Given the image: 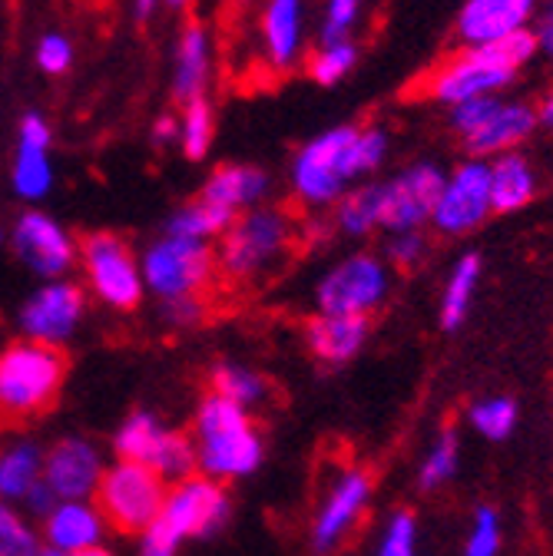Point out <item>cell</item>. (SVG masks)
Instances as JSON below:
<instances>
[{
  "label": "cell",
  "mask_w": 553,
  "mask_h": 556,
  "mask_svg": "<svg viewBox=\"0 0 553 556\" xmlns=\"http://www.w3.org/2000/svg\"><path fill=\"white\" fill-rule=\"evenodd\" d=\"M391 156V132L378 123H335L292 153L289 160V192L292 199L322 213L359 182L375 179V173Z\"/></svg>",
  "instance_id": "obj_1"
},
{
  "label": "cell",
  "mask_w": 553,
  "mask_h": 556,
  "mask_svg": "<svg viewBox=\"0 0 553 556\" xmlns=\"http://www.w3.org/2000/svg\"><path fill=\"white\" fill-rule=\"evenodd\" d=\"M533 60L537 43L530 30L504 43L457 47L422 77V97L444 110L483 97H504Z\"/></svg>",
  "instance_id": "obj_2"
},
{
  "label": "cell",
  "mask_w": 553,
  "mask_h": 556,
  "mask_svg": "<svg viewBox=\"0 0 553 556\" xmlns=\"http://www.w3.org/2000/svg\"><path fill=\"white\" fill-rule=\"evenodd\" d=\"M189 438L196 444L199 473L219 483L246 480L265 460V441L252 410L213 391L196 404Z\"/></svg>",
  "instance_id": "obj_3"
},
{
  "label": "cell",
  "mask_w": 553,
  "mask_h": 556,
  "mask_svg": "<svg viewBox=\"0 0 553 556\" xmlns=\"http://www.w3.org/2000/svg\"><path fill=\"white\" fill-rule=\"evenodd\" d=\"M63 348L17 338L0 348V428L30 425L60 401L66 384Z\"/></svg>",
  "instance_id": "obj_4"
},
{
  "label": "cell",
  "mask_w": 553,
  "mask_h": 556,
  "mask_svg": "<svg viewBox=\"0 0 553 556\" xmlns=\"http://www.w3.org/2000/svg\"><path fill=\"white\" fill-rule=\"evenodd\" d=\"M299 239V219L286 205H255L242 213L216 242V265L226 282H259L279 265Z\"/></svg>",
  "instance_id": "obj_5"
},
{
  "label": "cell",
  "mask_w": 553,
  "mask_h": 556,
  "mask_svg": "<svg viewBox=\"0 0 553 556\" xmlns=\"http://www.w3.org/2000/svg\"><path fill=\"white\" fill-rule=\"evenodd\" d=\"M448 126L470 160H494L514 153L540 129L533 103L520 97H483L451 106Z\"/></svg>",
  "instance_id": "obj_6"
},
{
  "label": "cell",
  "mask_w": 553,
  "mask_h": 556,
  "mask_svg": "<svg viewBox=\"0 0 553 556\" xmlns=\"http://www.w3.org/2000/svg\"><path fill=\"white\" fill-rule=\"evenodd\" d=\"M140 268L147 295L156 302H176V299H205L219 278L216 265V245L183 239L160 232L150 239V245L140 252Z\"/></svg>",
  "instance_id": "obj_7"
},
{
  "label": "cell",
  "mask_w": 553,
  "mask_h": 556,
  "mask_svg": "<svg viewBox=\"0 0 553 556\" xmlns=\"http://www.w3.org/2000/svg\"><path fill=\"white\" fill-rule=\"evenodd\" d=\"M80 275L84 289L110 312H136L147 299V282L136 252L116 232H90L80 242Z\"/></svg>",
  "instance_id": "obj_8"
},
{
  "label": "cell",
  "mask_w": 553,
  "mask_h": 556,
  "mask_svg": "<svg viewBox=\"0 0 553 556\" xmlns=\"http://www.w3.org/2000/svg\"><path fill=\"white\" fill-rule=\"evenodd\" d=\"M166 494L169 483L153 467L136 460H113L100 477L93 504L100 507L113 533L136 536L160 517Z\"/></svg>",
  "instance_id": "obj_9"
},
{
  "label": "cell",
  "mask_w": 553,
  "mask_h": 556,
  "mask_svg": "<svg viewBox=\"0 0 553 556\" xmlns=\"http://www.w3.org/2000/svg\"><path fill=\"white\" fill-rule=\"evenodd\" d=\"M391 292V265L375 252L338 258L315 286V312L338 318H372Z\"/></svg>",
  "instance_id": "obj_10"
},
{
  "label": "cell",
  "mask_w": 553,
  "mask_h": 556,
  "mask_svg": "<svg viewBox=\"0 0 553 556\" xmlns=\"http://www.w3.org/2000/svg\"><path fill=\"white\" fill-rule=\"evenodd\" d=\"M8 245L17 262L37 275L40 282L66 278L80 262V242L53 213L40 205H27L8 229Z\"/></svg>",
  "instance_id": "obj_11"
},
{
  "label": "cell",
  "mask_w": 553,
  "mask_h": 556,
  "mask_svg": "<svg viewBox=\"0 0 553 556\" xmlns=\"http://www.w3.org/2000/svg\"><path fill=\"white\" fill-rule=\"evenodd\" d=\"M448 169L435 160H418L388 179H378V213H381V232H418L431 226L435 205L441 199Z\"/></svg>",
  "instance_id": "obj_12"
},
{
  "label": "cell",
  "mask_w": 553,
  "mask_h": 556,
  "mask_svg": "<svg viewBox=\"0 0 553 556\" xmlns=\"http://www.w3.org/2000/svg\"><path fill=\"white\" fill-rule=\"evenodd\" d=\"M87 302H90V295H87L84 282H74L71 275L50 278V282H40L21 302L17 328L27 341L63 348L80 331V325L87 318Z\"/></svg>",
  "instance_id": "obj_13"
},
{
  "label": "cell",
  "mask_w": 553,
  "mask_h": 556,
  "mask_svg": "<svg viewBox=\"0 0 553 556\" xmlns=\"http://www.w3.org/2000/svg\"><path fill=\"white\" fill-rule=\"evenodd\" d=\"M53 123L43 110H27L14 129V150L8 166L11 192L24 205H40L56 186V160H53Z\"/></svg>",
  "instance_id": "obj_14"
},
{
  "label": "cell",
  "mask_w": 553,
  "mask_h": 556,
  "mask_svg": "<svg viewBox=\"0 0 553 556\" xmlns=\"http://www.w3.org/2000/svg\"><path fill=\"white\" fill-rule=\"evenodd\" d=\"M160 520L183 540H210L226 530L232 520V497L226 483L192 473L169 486L166 504L160 510Z\"/></svg>",
  "instance_id": "obj_15"
},
{
  "label": "cell",
  "mask_w": 553,
  "mask_h": 556,
  "mask_svg": "<svg viewBox=\"0 0 553 556\" xmlns=\"http://www.w3.org/2000/svg\"><path fill=\"white\" fill-rule=\"evenodd\" d=\"M491 216H494V205H491L488 160L467 156L444 179L441 199H438L435 216H431V229L441 232L444 239H457V236L480 229Z\"/></svg>",
  "instance_id": "obj_16"
},
{
  "label": "cell",
  "mask_w": 553,
  "mask_h": 556,
  "mask_svg": "<svg viewBox=\"0 0 553 556\" xmlns=\"http://www.w3.org/2000/svg\"><path fill=\"white\" fill-rule=\"evenodd\" d=\"M103 470L100 444L84 434H63L43 447V480L56 501H93Z\"/></svg>",
  "instance_id": "obj_17"
},
{
  "label": "cell",
  "mask_w": 553,
  "mask_h": 556,
  "mask_svg": "<svg viewBox=\"0 0 553 556\" xmlns=\"http://www.w3.org/2000/svg\"><path fill=\"white\" fill-rule=\"evenodd\" d=\"M309 43V0H262L259 56L272 74H292Z\"/></svg>",
  "instance_id": "obj_18"
},
{
  "label": "cell",
  "mask_w": 553,
  "mask_h": 556,
  "mask_svg": "<svg viewBox=\"0 0 553 556\" xmlns=\"http://www.w3.org/2000/svg\"><path fill=\"white\" fill-rule=\"evenodd\" d=\"M540 0H464L454 17L457 47H488L527 34Z\"/></svg>",
  "instance_id": "obj_19"
},
{
  "label": "cell",
  "mask_w": 553,
  "mask_h": 556,
  "mask_svg": "<svg viewBox=\"0 0 553 556\" xmlns=\"http://www.w3.org/2000/svg\"><path fill=\"white\" fill-rule=\"evenodd\" d=\"M372 501V477L368 470H344L335 486L325 494L315 520H312V549L315 553H331L349 530L355 527V520L362 517L365 504Z\"/></svg>",
  "instance_id": "obj_20"
},
{
  "label": "cell",
  "mask_w": 553,
  "mask_h": 556,
  "mask_svg": "<svg viewBox=\"0 0 553 556\" xmlns=\"http://www.w3.org/2000/svg\"><path fill=\"white\" fill-rule=\"evenodd\" d=\"M216 77V43L213 30L192 21L179 30L173 43V60H169V93L183 106L189 100L210 97Z\"/></svg>",
  "instance_id": "obj_21"
},
{
  "label": "cell",
  "mask_w": 553,
  "mask_h": 556,
  "mask_svg": "<svg viewBox=\"0 0 553 556\" xmlns=\"http://www.w3.org/2000/svg\"><path fill=\"white\" fill-rule=\"evenodd\" d=\"M199 199L213 202L216 208L239 219L249 208L265 205L272 199V176L255 163H219L202 179Z\"/></svg>",
  "instance_id": "obj_22"
},
{
  "label": "cell",
  "mask_w": 553,
  "mask_h": 556,
  "mask_svg": "<svg viewBox=\"0 0 553 556\" xmlns=\"http://www.w3.org/2000/svg\"><path fill=\"white\" fill-rule=\"evenodd\" d=\"M106 520L93 501H56L47 517H40V540L60 553H84L103 546Z\"/></svg>",
  "instance_id": "obj_23"
},
{
  "label": "cell",
  "mask_w": 553,
  "mask_h": 556,
  "mask_svg": "<svg viewBox=\"0 0 553 556\" xmlns=\"http://www.w3.org/2000/svg\"><path fill=\"white\" fill-rule=\"evenodd\" d=\"M368 318H338V315H312L302 325V341L309 355L325 365V368H341L349 365L362 344L368 341Z\"/></svg>",
  "instance_id": "obj_24"
},
{
  "label": "cell",
  "mask_w": 553,
  "mask_h": 556,
  "mask_svg": "<svg viewBox=\"0 0 553 556\" xmlns=\"http://www.w3.org/2000/svg\"><path fill=\"white\" fill-rule=\"evenodd\" d=\"M491 173V205L494 216H514L527 208L540 192V173L524 150L488 160Z\"/></svg>",
  "instance_id": "obj_25"
},
{
  "label": "cell",
  "mask_w": 553,
  "mask_h": 556,
  "mask_svg": "<svg viewBox=\"0 0 553 556\" xmlns=\"http://www.w3.org/2000/svg\"><path fill=\"white\" fill-rule=\"evenodd\" d=\"M43 480V444L21 434L0 444V501L24 504L27 494Z\"/></svg>",
  "instance_id": "obj_26"
},
{
  "label": "cell",
  "mask_w": 553,
  "mask_h": 556,
  "mask_svg": "<svg viewBox=\"0 0 553 556\" xmlns=\"http://www.w3.org/2000/svg\"><path fill=\"white\" fill-rule=\"evenodd\" d=\"M169 431H173V428L163 421V417H160L156 410H150V407H136V410H129V414L123 417L120 428L113 431L110 447H113L116 460H136V464L153 467V460H156L160 447L166 444Z\"/></svg>",
  "instance_id": "obj_27"
},
{
  "label": "cell",
  "mask_w": 553,
  "mask_h": 556,
  "mask_svg": "<svg viewBox=\"0 0 553 556\" xmlns=\"http://www.w3.org/2000/svg\"><path fill=\"white\" fill-rule=\"evenodd\" d=\"M331 232H338L344 239H368L372 232H381L378 179L352 186L331 205Z\"/></svg>",
  "instance_id": "obj_28"
},
{
  "label": "cell",
  "mask_w": 553,
  "mask_h": 556,
  "mask_svg": "<svg viewBox=\"0 0 553 556\" xmlns=\"http://www.w3.org/2000/svg\"><path fill=\"white\" fill-rule=\"evenodd\" d=\"M232 223H236V216L223 213V208H216L213 202H205V199L196 195V199L173 208V213L166 216V223H163V232L216 245Z\"/></svg>",
  "instance_id": "obj_29"
},
{
  "label": "cell",
  "mask_w": 553,
  "mask_h": 556,
  "mask_svg": "<svg viewBox=\"0 0 553 556\" xmlns=\"http://www.w3.org/2000/svg\"><path fill=\"white\" fill-rule=\"evenodd\" d=\"M480 255L477 252H464L454 265H451V275L444 282V295H441V325L444 331H454L464 325L467 312H470V302H474V292L480 286Z\"/></svg>",
  "instance_id": "obj_30"
},
{
  "label": "cell",
  "mask_w": 553,
  "mask_h": 556,
  "mask_svg": "<svg viewBox=\"0 0 553 556\" xmlns=\"http://www.w3.org/2000/svg\"><path fill=\"white\" fill-rule=\"evenodd\" d=\"M216 143V106L210 97H199L183 103L179 113V143L176 150L189 160V163H202L213 153Z\"/></svg>",
  "instance_id": "obj_31"
},
{
  "label": "cell",
  "mask_w": 553,
  "mask_h": 556,
  "mask_svg": "<svg viewBox=\"0 0 553 556\" xmlns=\"http://www.w3.org/2000/svg\"><path fill=\"white\" fill-rule=\"evenodd\" d=\"M210 391L252 410L268 397V381L242 362H216L210 368Z\"/></svg>",
  "instance_id": "obj_32"
},
{
  "label": "cell",
  "mask_w": 553,
  "mask_h": 556,
  "mask_svg": "<svg viewBox=\"0 0 553 556\" xmlns=\"http://www.w3.org/2000/svg\"><path fill=\"white\" fill-rule=\"evenodd\" d=\"M359 43L355 40H335V43H318L315 53H309L305 60V70H309V80L315 87H338L341 80H349L359 66Z\"/></svg>",
  "instance_id": "obj_33"
},
{
  "label": "cell",
  "mask_w": 553,
  "mask_h": 556,
  "mask_svg": "<svg viewBox=\"0 0 553 556\" xmlns=\"http://www.w3.org/2000/svg\"><path fill=\"white\" fill-rule=\"evenodd\" d=\"M30 56H34V66L40 70L43 77L60 80V77L71 74L74 63H77V43H74L71 34H63V30H43L34 40Z\"/></svg>",
  "instance_id": "obj_34"
},
{
  "label": "cell",
  "mask_w": 553,
  "mask_h": 556,
  "mask_svg": "<svg viewBox=\"0 0 553 556\" xmlns=\"http://www.w3.org/2000/svg\"><path fill=\"white\" fill-rule=\"evenodd\" d=\"M40 549V527H34L14 504L0 501V556H37Z\"/></svg>",
  "instance_id": "obj_35"
},
{
  "label": "cell",
  "mask_w": 553,
  "mask_h": 556,
  "mask_svg": "<svg viewBox=\"0 0 553 556\" xmlns=\"http://www.w3.org/2000/svg\"><path fill=\"white\" fill-rule=\"evenodd\" d=\"M470 425L488 441H504L517 428V404L511 397H491L470 407Z\"/></svg>",
  "instance_id": "obj_36"
},
{
  "label": "cell",
  "mask_w": 553,
  "mask_h": 556,
  "mask_svg": "<svg viewBox=\"0 0 553 556\" xmlns=\"http://www.w3.org/2000/svg\"><path fill=\"white\" fill-rule=\"evenodd\" d=\"M362 14H365V0H322L318 43L352 40V34H355Z\"/></svg>",
  "instance_id": "obj_37"
},
{
  "label": "cell",
  "mask_w": 553,
  "mask_h": 556,
  "mask_svg": "<svg viewBox=\"0 0 553 556\" xmlns=\"http://www.w3.org/2000/svg\"><path fill=\"white\" fill-rule=\"evenodd\" d=\"M457 460H461V441H457V431L448 428L431 447L428 460L422 464V477H418L422 491H438L441 483H448L457 473Z\"/></svg>",
  "instance_id": "obj_38"
},
{
  "label": "cell",
  "mask_w": 553,
  "mask_h": 556,
  "mask_svg": "<svg viewBox=\"0 0 553 556\" xmlns=\"http://www.w3.org/2000/svg\"><path fill=\"white\" fill-rule=\"evenodd\" d=\"M428 255V239H425V229L418 232H394L388 236L385 242V262L398 271H411L418 268Z\"/></svg>",
  "instance_id": "obj_39"
},
{
  "label": "cell",
  "mask_w": 553,
  "mask_h": 556,
  "mask_svg": "<svg viewBox=\"0 0 553 556\" xmlns=\"http://www.w3.org/2000/svg\"><path fill=\"white\" fill-rule=\"evenodd\" d=\"M501 549V517L494 507H477L467 536V556H498Z\"/></svg>",
  "instance_id": "obj_40"
},
{
  "label": "cell",
  "mask_w": 553,
  "mask_h": 556,
  "mask_svg": "<svg viewBox=\"0 0 553 556\" xmlns=\"http://www.w3.org/2000/svg\"><path fill=\"white\" fill-rule=\"evenodd\" d=\"M414 543H418V523H414V514L398 510L385 527L378 556H414Z\"/></svg>",
  "instance_id": "obj_41"
},
{
  "label": "cell",
  "mask_w": 553,
  "mask_h": 556,
  "mask_svg": "<svg viewBox=\"0 0 553 556\" xmlns=\"http://www.w3.org/2000/svg\"><path fill=\"white\" fill-rule=\"evenodd\" d=\"M183 540L156 517L147 530L136 533V556H179Z\"/></svg>",
  "instance_id": "obj_42"
},
{
  "label": "cell",
  "mask_w": 553,
  "mask_h": 556,
  "mask_svg": "<svg viewBox=\"0 0 553 556\" xmlns=\"http://www.w3.org/2000/svg\"><path fill=\"white\" fill-rule=\"evenodd\" d=\"M205 312H210V302L205 299H176V302H160V315L169 328L176 331H189L196 325L205 321Z\"/></svg>",
  "instance_id": "obj_43"
},
{
  "label": "cell",
  "mask_w": 553,
  "mask_h": 556,
  "mask_svg": "<svg viewBox=\"0 0 553 556\" xmlns=\"http://www.w3.org/2000/svg\"><path fill=\"white\" fill-rule=\"evenodd\" d=\"M530 34H533V43H537V56H546L553 63V0L540 4L533 24H530Z\"/></svg>",
  "instance_id": "obj_44"
},
{
  "label": "cell",
  "mask_w": 553,
  "mask_h": 556,
  "mask_svg": "<svg viewBox=\"0 0 553 556\" xmlns=\"http://www.w3.org/2000/svg\"><path fill=\"white\" fill-rule=\"evenodd\" d=\"M153 147H160V150H169V147H176L179 143V113H160L156 119H153Z\"/></svg>",
  "instance_id": "obj_45"
},
{
  "label": "cell",
  "mask_w": 553,
  "mask_h": 556,
  "mask_svg": "<svg viewBox=\"0 0 553 556\" xmlns=\"http://www.w3.org/2000/svg\"><path fill=\"white\" fill-rule=\"evenodd\" d=\"M53 504H56V494L47 486V480H40L34 491L27 494V501H24V507L34 514V517H47L50 510H53Z\"/></svg>",
  "instance_id": "obj_46"
},
{
  "label": "cell",
  "mask_w": 553,
  "mask_h": 556,
  "mask_svg": "<svg viewBox=\"0 0 553 556\" xmlns=\"http://www.w3.org/2000/svg\"><path fill=\"white\" fill-rule=\"evenodd\" d=\"M163 8H166V0H129V14L140 24H150Z\"/></svg>",
  "instance_id": "obj_47"
},
{
  "label": "cell",
  "mask_w": 553,
  "mask_h": 556,
  "mask_svg": "<svg viewBox=\"0 0 553 556\" xmlns=\"http://www.w3.org/2000/svg\"><path fill=\"white\" fill-rule=\"evenodd\" d=\"M533 110H537V126L553 132V87H550V90L533 103Z\"/></svg>",
  "instance_id": "obj_48"
},
{
  "label": "cell",
  "mask_w": 553,
  "mask_h": 556,
  "mask_svg": "<svg viewBox=\"0 0 553 556\" xmlns=\"http://www.w3.org/2000/svg\"><path fill=\"white\" fill-rule=\"evenodd\" d=\"M74 556H116L110 546H93V549H84V553H74Z\"/></svg>",
  "instance_id": "obj_49"
},
{
  "label": "cell",
  "mask_w": 553,
  "mask_h": 556,
  "mask_svg": "<svg viewBox=\"0 0 553 556\" xmlns=\"http://www.w3.org/2000/svg\"><path fill=\"white\" fill-rule=\"evenodd\" d=\"M189 4H192V0H166V8H169V11H186Z\"/></svg>",
  "instance_id": "obj_50"
},
{
  "label": "cell",
  "mask_w": 553,
  "mask_h": 556,
  "mask_svg": "<svg viewBox=\"0 0 553 556\" xmlns=\"http://www.w3.org/2000/svg\"><path fill=\"white\" fill-rule=\"evenodd\" d=\"M37 556H74V553H60V549H50V546H43Z\"/></svg>",
  "instance_id": "obj_51"
},
{
  "label": "cell",
  "mask_w": 553,
  "mask_h": 556,
  "mask_svg": "<svg viewBox=\"0 0 553 556\" xmlns=\"http://www.w3.org/2000/svg\"><path fill=\"white\" fill-rule=\"evenodd\" d=\"M8 245V226H4V219H0V249Z\"/></svg>",
  "instance_id": "obj_52"
}]
</instances>
